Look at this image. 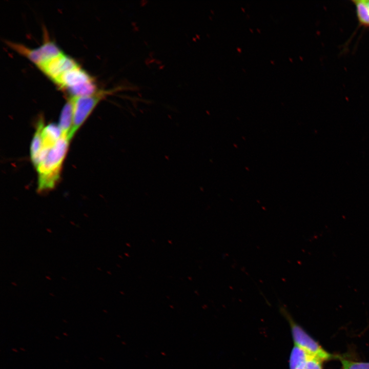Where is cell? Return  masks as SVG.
I'll list each match as a JSON object with an SVG mask.
<instances>
[{"label": "cell", "instance_id": "4", "mask_svg": "<svg viewBox=\"0 0 369 369\" xmlns=\"http://www.w3.org/2000/svg\"><path fill=\"white\" fill-rule=\"evenodd\" d=\"M7 44L17 52L24 55L39 68L63 53L60 49L52 41H46L36 49H30L23 45L8 42Z\"/></svg>", "mask_w": 369, "mask_h": 369}, {"label": "cell", "instance_id": "8", "mask_svg": "<svg viewBox=\"0 0 369 369\" xmlns=\"http://www.w3.org/2000/svg\"><path fill=\"white\" fill-rule=\"evenodd\" d=\"M44 125L42 119L37 122L36 130L33 137L31 147L30 155L33 164L36 167L43 150L42 129Z\"/></svg>", "mask_w": 369, "mask_h": 369}, {"label": "cell", "instance_id": "11", "mask_svg": "<svg viewBox=\"0 0 369 369\" xmlns=\"http://www.w3.org/2000/svg\"><path fill=\"white\" fill-rule=\"evenodd\" d=\"M357 16L360 23L369 27V9L363 0L354 1Z\"/></svg>", "mask_w": 369, "mask_h": 369}, {"label": "cell", "instance_id": "2", "mask_svg": "<svg viewBox=\"0 0 369 369\" xmlns=\"http://www.w3.org/2000/svg\"><path fill=\"white\" fill-rule=\"evenodd\" d=\"M281 312L289 323L295 345L304 350L312 357L321 361L329 360L336 358L335 356L324 350L299 325L285 308L282 307Z\"/></svg>", "mask_w": 369, "mask_h": 369}, {"label": "cell", "instance_id": "6", "mask_svg": "<svg viewBox=\"0 0 369 369\" xmlns=\"http://www.w3.org/2000/svg\"><path fill=\"white\" fill-rule=\"evenodd\" d=\"M91 76L78 66L55 79L53 81L61 88L68 90L92 80Z\"/></svg>", "mask_w": 369, "mask_h": 369}, {"label": "cell", "instance_id": "3", "mask_svg": "<svg viewBox=\"0 0 369 369\" xmlns=\"http://www.w3.org/2000/svg\"><path fill=\"white\" fill-rule=\"evenodd\" d=\"M108 93V91H98L85 96H72L73 98V125L70 133L72 139L75 133L84 123L97 104Z\"/></svg>", "mask_w": 369, "mask_h": 369}, {"label": "cell", "instance_id": "10", "mask_svg": "<svg viewBox=\"0 0 369 369\" xmlns=\"http://www.w3.org/2000/svg\"><path fill=\"white\" fill-rule=\"evenodd\" d=\"M72 96H85L92 95L97 91L93 80H91L78 86L68 89Z\"/></svg>", "mask_w": 369, "mask_h": 369}, {"label": "cell", "instance_id": "9", "mask_svg": "<svg viewBox=\"0 0 369 369\" xmlns=\"http://www.w3.org/2000/svg\"><path fill=\"white\" fill-rule=\"evenodd\" d=\"M313 357L299 346L294 345L289 360L290 369H297L308 359Z\"/></svg>", "mask_w": 369, "mask_h": 369}, {"label": "cell", "instance_id": "7", "mask_svg": "<svg viewBox=\"0 0 369 369\" xmlns=\"http://www.w3.org/2000/svg\"><path fill=\"white\" fill-rule=\"evenodd\" d=\"M73 98L72 96L62 109L58 124L63 134L67 136L70 140V133L73 125Z\"/></svg>", "mask_w": 369, "mask_h": 369}, {"label": "cell", "instance_id": "13", "mask_svg": "<svg viewBox=\"0 0 369 369\" xmlns=\"http://www.w3.org/2000/svg\"><path fill=\"white\" fill-rule=\"evenodd\" d=\"M321 362L317 358L311 357L297 369H322Z\"/></svg>", "mask_w": 369, "mask_h": 369}, {"label": "cell", "instance_id": "14", "mask_svg": "<svg viewBox=\"0 0 369 369\" xmlns=\"http://www.w3.org/2000/svg\"><path fill=\"white\" fill-rule=\"evenodd\" d=\"M363 1L364 2L365 4L366 5V6H367V7L369 9V0H363Z\"/></svg>", "mask_w": 369, "mask_h": 369}, {"label": "cell", "instance_id": "12", "mask_svg": "<svg viewBox=\"0 0 369 369\" xmlns=\"http://www.w3.org/2000/svg\"><path fill=\"white\" fill-rule=\"evenodd\" d=\"M343 369H369V362H355L340 358Z\"/></svg>", "mask_w": 369, "mask_h": 369}, {"label": "cell", "instance_id": "1", "mask_svg": "<svg viewBox=\"0 0 369 369\" xmlns=\"http://www.w3.org/2000/svg\"><path fill=\"white\" fill-rule=\"evenodd\" d=\"M70 139L63 134L50 149L44 159L35 167L38 174V190L43 192L53 189L60 176L61 166Z\"/></svg>", "mask_w": 369, "mask_h": 369}, {"label": "cell", "instance_id": "5", "mask_svg": "<svg viewBox=\"0 0 369 369\" xmlns=\"http://www.w3.org/2000/svg\"><path fill=\"white\" fill-rule=\"evenodd\" d=\"M78 66L72 58L63 54L44 64L39 68L54 81L64 73Z\"/></svg>", "mask_w": 369, "mask_h": 369}]
</instances>
